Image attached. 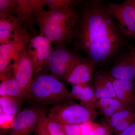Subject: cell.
Here are the masks:
<instances>
[{
  "instance_id": "obj_1",
  "label": "cell",
  "mask_w": 135,
  "mask_h": 135,
  "mask_svg": "<svg viewBox=\"0 0 135 135\" xmlns=\"http://www.w3.org/2000/svg\"><path fill=\"white\" fill-rule=\"evenodd\" d=\"M77 38L78 47L95 65L108 60L122 42L119 29L107 10L92 3L84 10Z\"/></svg>"
},
{
  "instance_id": "obj_2",
  "label": "cell",
  "mask_w": 135,
  "mask_h": 135,
  "mask_svg": "<svg viewBox=\"0 0 135 135\" xmlns=\"http://www.w3.org/2000/svg\"><path fill=\"white\" fill-rule=\"evenodd\" d=\"M36 16L40 35L46 37L51 42L62 44L73 35L77 15L72 7L62 10H43Z\"/></svg>"
},
{
  "instance_id": "obj_3",
  "label": "cell",
  "mask_w": 135,
  "mask_h": 135,
  "mask_svg": "<svg viewBox=\"0 0 135 135\" xmlns=\"http://www.w3.org/2000/svg\"><path fill=\"white\" fill-rule=\"evenodd\" d=\"M30 99L43 104H57L73 99L71 92L52 74H40L33 78L27 88Z\"/></svg>"
},
{
  "instance_id": "obj_4",
  "label": "cell",
  "mask_w": 135,
  "mask_h": 135,
  "mask_svg": "<svg viewBox=\"0 0 135 135\" xmlns=\"http://www.w3.org/2000/svg\"><path fill=\"white\" fill-rule=\"evenodd\" d=\"M68 100L54 105L50 109L49 119L63 125H80L96 118L98 112Z\"/></svg>"
},
{
  "instance_id": "obj_5",
  "label": "cell",
  "mask_w": 135,
  "mask_h": 135,
  "mask_svg": "<svg viewBox=\"0 0 135 135\" xmlns=\"http://www.w3.org/2000/svg\"><path fill=\"white\" fill-rule=\"evenodd\" d=\"M107 10L111 16L117 20L123 34L135 38V1H127L119 4L109 3Z\"/></svg>"
},
{
  "instance_id": "obj_6",
  "label": "cell",
  "mask_w": 135,
  "mask_h": 135,
  "mask_svg": "<svg viewBox=\"0 0 135 135\" xmlns=\"http://www.w3.org/2000/svg\"><path fill=\"white\" fill-rule=\"evenodd\" d=\"M44 110L32 105L20 111L13 120L8 135H30L34 132Z\"/></svg>"
},
{
  "instance_id": "obj_7",
  "label": "cell",
  "mask_w": 135,
  "mask_h": 135,
  "mask_svg": "<svg viewBox=\"0 0 135 135\" xmlns=\"http://www.w3.org/2000/svg\"><path fill=\"white\" fill-rule=\"evenodd\" d=\"M28 41L0 45L1 81L13 77L12 68L18 59L26 50Z\"/></svg>"
},
{
  "instance_id": "obj_8",
  "label": "cell",
  "mask_w": 135,
  "mask_h": 135,
  "mask_svg": "<svg viewBox=\"0 0 135 135\" xmlns=\"http://www.w3.org/2000/svg\"><path fill=\"white\" fill-rule=\"evenodd\" d=\"M51 43L47 38L40 35L35 36L29 42L27 52L33 65L35 73L40 72L47 64L53 51Z\"/></svg>"
},
{
  "instance_id": "obj_9",
  "label": "cell",
  "mask_w": 135,
  "mask_h": 135,
  "mask_svg": "<svg viewBox=\"0 0 135 135\" xmlns=\"http://www.w3.org/2000/svg\"><path fill=\"white\" fill-rule=\"evenodd\" d=\"M79 56L66 49L52 51L47 64L51 74L57 78L65 79Z\"/></svg>"
},
{
  "instance_id": "obj_10",
  "label": "cell",
  "mask_w": 135,
  "mask_h": 135,
  "mask_svg": "<svg viewBox=\"0 0 135 135\" xmlns=\"http://www.w3.org/2000/svg\"><path fill=\"white\" fill-rule=\"evenodd\" d=\"M95 65L89 59L79 57L71 67L65 80L72 85L88 83L92 78Z\"/></svg>"
},
{
  "instance_id": "obj_11",
  "label": "cell",
  "mask_w": 135,
  "mask_h": 135,
  "mask_svg": "<svg viewBox=\"0 0 135 135\" xmlns=\"http://www.w3.org/2000/svg\"><path fill=\"white\" fill-rule=\"evenodd\" d=\"M12 72L13 78L17 83L22 89L28 93L27 88L33 79L35 73L33 65L27 50L23 53L15 63Z\"/></svg>"
},
{
  "instance_id": "obj_12",
  "label": "cell",
  "mask_w": 135,
  "mask_h": 135,
  "mask_svg": "<svg viewBox=\"0 0 135 135\" xmlns=\"http://www.w3.org/2000/svg\"><path fill=\"white\" fill-rule=\"evenodd\" d=\"M110 77L118 100L126 108L135 111L134 82L126 80L117 79L110 75Z\"/></svg>"
},
{
  "instance_id": "obj_13",
  "label": "cell",
  "mask_w": 135,
  "mask_h": 135,
  "mask_svg": "<svg viewBox=\"0 0 135 135\" xmlns=\"http://www.w3.org/2000/svg\"><path fill=\"white\" fill-rule=\"evenodd\" d=\"M107 72L114 79L134 82L135 67L131 51L120 59Z\"/></svg>"
},
{
  "instance_id": "obj_14",
  "label": "cell",
  "mask_w": 135,
  "mask_h": 135,
  "mask_svg": "<svg viewBox=\"0 0 135 135\" xmlns=\"http://www.w3.org/2000/svg\"><path fill=\"white\" fill-rule=\"evenodd\" d=\"M97 99L102 98L118 99L110 75L107 72L99 71L94 75L92 85Z\"/></svg>"
},
{
  "instance_id": "obj_15",
  "label": "cell",
  "mask_w": 135,
  "mask_h": 135,
  "mask_svg": "<svg viewBox=\"0 0 135 135\" xmlns=\"http://www.w3.org/2000/svg\"><path fill=\"white\" fill-rule=\"evenodd\" d=\"M71 93L73 99H76L80 104L87 108H92L97 100L92 85L80 84L73 85Z\"/></svg>"
},
{
  "instance_id": "obj_16",
  "label": "cell",
  "mask_w": 135,
  "mask_h": 135,
  "mask_svg": "<svg viewBox=\"0 0 135 135\" xmlns=\"http://www.w3.org/2000/svg\"><path fill=\"white\" fill-rule=\"evenodd\" d=\"M0 96L12 97L19 99L23 103L31 99L28 93L22 89L13 77L1 81Z\"/></svg>"
},
{
  "instance_id": "obj_17",
  "label": "cell",
  "mask_w": 135,
  "mask_h": 135,
  "mask_svg": "<svg viewBox=\"0 0 135 135\" xmlns=\"http://www.w3.org/2000/svg\"><path fill=\"white\" fill-rule=\"evenodd\" d=\"M125 107L118 99L102 98L97 99L95 102L93 109L98 112V111L107 119H108L117 111Z\"/></svg>"
},
{
  "instance_id": "obj_18",
  "label": "cell",
  "mask_w": 135,
  "mask_h": 135,
  "mask_svg": "<svg viewBox=\"0 0 135 135\" xmlns=\"http://www.w3.org/2000/svg\"><path fill=\"white\" fill-rule=\"evenodd\" d=\"M23 102L19 99L7 96L0 97L1 115H7L15 118L20 112Z\"/></svg>"
},
{
  "instance_id": "obj_19",
  "label": "cell",
  "mask_w": 135,
  "mask_h": 135,
  "mask_svg": "<svg viewBox=\"0 0 135 135\" xmlns=\"http://www.w3.org/2000/svg\"><path fill=\"white\" fill-rule=\"evenodd\" d=\"M29 36L24 29L17 31L0 30V44H12L28 41Z\"/></svg>"
},
{
  "instance_id": "obj_20",
  "label": "cell",
  "mask_w": 135,
  "mask_h": 135,
  "mask_svg": "<svg viewBox=\"0 0 135 135\" xmlns=\"http://www.w3.org/2000/svg\"><path fill=\"white\" fill-rule=\"evenodd\" d=\"M135 113V111L127 108H122L116 112L110 118L107 119V123L104 124L109 131L112 133L114 128L127 118Z\"/></svg>"
},
{
  "instance_id": "obj_21",
  "label": "cell",
  "mask_w": 135,
  "mask_h": 135,
  "mask_svg": "<svg viewBox=\"0 0 135 135\" xmlns=\"http://www.w3.org/2000/svg\"><path fill=\"white\" fill-rule=\"evenodd\" d=\"M15 13H16L20 20H26L31 17L33 13L29 1H16Z\"/></svg>"
},
{
  "instance_id": "obj_22",
  "label": "cell",
  "mask_w": 135,
  "mask_h": 135,
  "mask_svg": "<svg viewBox=\"0 0 135 135\" xmlns=\"http://www.w3.org/2000/svg\"><path fill=\"white\" fill-rule=\"evenodd\" d=\"M16 1L1 0L0 1V17L7 18L13 16L16 10Z\"/></svg>"
},
{
  "instance_id": "obj_23",
  "label": "cell",
  "mask_w": 135,
  "mask_h": 135,
  "mask_svg": "<svg viewBox=\"0 0 135 135\" xmlns=\"http://www.w3.org/2000/svg\"><path fill=\"white\" fill-rule=\"evenodd\" d=\"M20 20L14 16L7 18H1L0 30H8L12 31H20L21 28Z\"/></svg>"
},
{
  "instance_id": "obj_24",
  "label": "cell",
  "mask_w": 135,
  "mask_h": 135,
  "mask_svg": "<svg viewBox=\"0 0 135 135\" xmlns=\"http://www.w3.org/2000/svg\"><path fill=\"white\" fill-rule=\"evenodd\" d=\"M45 5L50 8V10L66 9L71 7L73 1L71 0H44Z\"/></svg>"
},
{
  "instance_id": "obj_25",
  "label": "cell",
  "mask_w": 135,
  "mask_h": 135,
  "mask_svg": "<svg viewBox=\"0 0 135 135\" xmlns=\"http://www.w3.org/2000/svg\"><path fill=\"white\" fill-rule=\"evenodd\" d=\"M47 128L51 135H66L63 125L49 119L46 117Z\"/></svg>"
},
{
  "instance_id": "obj_26",
  "label": "cell",
  "mask_w": 135,
  "mask_h": 135,
  "mask_svg": "<svg viewBox=\"0 0 135 135\" xmlns=\"http://www.w3.org/2000/svg\"><path fill=\"white\" fill-rule=\"evenodd\" d=\"M135 121V113L128 117L115 127L112 131V133L114 135H118L123 132L127 128L131 123Z\"/></svg>"
},
{
  "instance_id": "obj_27",
  "label": "cell",
  "mask_w": 135,
  "mask_h": 135,
  "mask_svg": "<svg viewBox=\"0 0 135 135\" xmlns=\"http://www.w3.org/2000/svg\"><path fill=\"white\" fill-rule=\"evenodd\" d=\"M46 113L44 111L35 130V135H51L46 126Z\"/></svg>"
},
{
  "instance_id": "obj_28",
  "label": "cell",
  "mask_w": 135,
  "mask_h": 135,
  "mask_svg": "<svg viewBox=\"0 0 135 135\" xmlns=\"http://www.w3.org/2000/svg\"><path fill=\"white\" fill-rule=\"evenodd\" d=\"M63 126L66 135H83L81 124L63 125Z\"/></svg>"
},
{
  "instance_id": "obj_29",
  "label": "cell",
  "mask_w": 135,
  "mask_h": 135,
  "mask_svg": "<svg viewBox=\"0 0 135 135\" xmlns=\"http://www.w3.org/2000/svg\"><path fill=\"white\" fill-rule=\"evenodd\" d=\"M29 3L31 5L33 13L36 15L43 11V8L45 6L44 0H30Z\"/></svg>"
},
{
  "instance_id": "obj_30",
  "label": "cell",
  "mask_w": 135,
  "mask_h": 135,
  "mask_svg": "<svg viewBox=\"0 0 135 135\" xmlns=\"http://www.w3.org/2000/svg\"><path fill=\"white\" fill-rule=\"evenodd\" d=\"M109 132L105 126L97 123L88 135H106Z\"/></svg>"
},
{
  "instance_id": "obj_31",
  "label": "cell",
  "mask_w": 135,
  "mask_h": 135,
  "mask_svg": "<svg viewBox=\"0 0 135 135\" xmlns=\"http://www.w3.org/2000/svg\"><path fill=\"white\" fill-rule=\"evenodd\" d=\"M118 135H135V121L123 132Z\"/></svg>"
},
{
  "instance_id": "obj_32",
  "label": "cell",
  "mask_w": 135,
  "mask_h": 135,
  "mask_svg": "<svg viewBox=\"0 0 135 135\" xmlns=\"http://www.w3.org/2000/svg\"><path fill=\"white\" fill-rule=\"evenodd\" d=\"M130 51L133 55L135 67V47H131L130 49ZM134 83L135 84V80Z\"/></svg>"
},
{
  "instance_id": "obj_33",
  "label": "cell",
  "mask_w": 135,
  "mask_h": 135,
  "mask_svg": "<svg viewBox=\"0 0 135 135\" xmlns=\"http://www.w3.org/2000/svg\"><path fill=\"white\" fill-rule=\"evenodd\" d=\"M106 135H113V134L111 132H109Z\"/></svg>"
},
{
  "instance_id": "obj_34",
  "label": "cell",
  "mask_w": 135,
  "mask_h": 135,
  "mask_svg": "<svg viewBox=\"0 0 135 135\" xmlns=\"http://www.w3.org/2000/svg\"><path fill=\"white\" fill-rule=\"evenodd\" d=\"M0 135H3V134L2 132L1 131V134H0Z\"/></svg>"
},
{
  "instance_id": "obj_35",
  "label": "cell",
  "mask_w": 135,
  "mask_h": 135,
  "mask_svg": "<svg viewBox=\"0 0 135 135\" xmlns=\"http://www.w3.org/2000/svg\"></svg>"
}]
</instances>
